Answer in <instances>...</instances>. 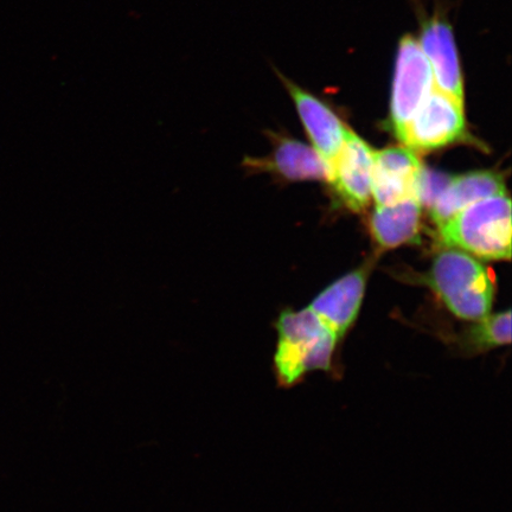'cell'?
Instances as JSON below:
<instances>
[{"mask_svg":"<svg viewBox=\"0 0 512 512\" xmlns=\"http://www.w3.org/2000/svg\"><path fill=\"white\" fill-rule=\"evenodd\" d=\"M447 248L484 260L511 258V201L507 192L484 198L438 226Z\"/></svg>","mask_w":512,"mask_h":512,"instance_id":"obj_2","label":"cell"},{"mask_svg":"<svg viewBox=\"0 0 512 512\" xmlns=\"http://www.w3.org/2000/svg\"><path fill=\"white\" fill-rule=\"evenodd\" d=\"M420 48L430 63L435 88L464 104V82L450 24L432 18L422 25Z\"/></svg>","mask_w":512,"mask_h":512,"instance_id":"obj_10","label":"cell"},{"mask_svg":"<svg viewBox=\"0 0 512 512\" xmlns=\"http://www.w3.org/2000/svg\"><path fill=\"white\" fill-rule=\"evenodd\" d=\"M275 329L278 345L274 373L280 387L296 386L311 371L332 369L338 338L309 307L302 311H284Z\"/></svg>","mask_w":512,"mask_h":512,"instance_id":"obj_1","label":"cell"},{"mask_svg":"<svg viewBox=\"0 0 512 512\" xmlns=\"http://www.w3.org/2000/svg\"><path fill=\"white\" fill-rule=\"evenodd\" d=\"M434 88L433 73L420 44L402 38L396 59L389 127L398 138Z\"/></svg>","mask_w":512,"mask_h":512,"instance_id":"obj_5","label":"cell"},{"mask_svg":"<svg viewBox=\"0 0 512 512\" xmlns=\"http://www.w3.org/2000/svg\"><path fill=\"white\" fill-rule=\"evenodd\" d=\"M374 150L350 128L332 169L329 183L349 209L362 211L371 198Z\"/></svg>","mask_w":512,"mask_h":512,"instance_id":"obj_9","label":"cell"},{"mask_svg":"<svg viewBox=\"0 0 512 512\" xmlns=\"http://www.w3.org/2000/svg\"><path fill=\"white\" fill-rule=\"evenodd\" d=\"M511 342L510 311L478 320L469 334V351L479 352L504 347Z\"/></svg>","mask_w":512,"mask_h":512,"instance_id":"obj_14","label":"cell"},{"mask_svg":"<svg viewBox=\"0 0 512 512\" xmlns=\"http://www.w3.org/2000/svg\"><path fill=\"white\" fill-rule=\"evenodd\" d=\"M466 137L464 104L432 89L398 139L415 152L441 149Z\"/></svg>","mask_w":512,"mask_h":512,"instance_id":"obj_4","label":"cell"},{"mask_svg":"<svg viewBox=\"0 0 512 512\" xmlns=\"http://www.w3.org/2000/svg\"><path fill=\"white\" fill-rule=\"evenodd\" d=\"M427 284L454 316L478 320L490 315L494 283L486 268L472 255L446 248L434 259Z\"/></svg>","mask_w":512,"mask_h":512,"instance_id":"obj_3","label":"cell"},{"mask_svg":"<svg viewBox=\"0 0 512 512\" xmlns=\"http://www.w3.org/2000/svg\"><path fill=\"white\" fill-rule=\"evenodd\" d=\"M504 192H507L504 177L494 171L451 176L430 208L432 220L440 226L471 204Z\"/></svg>","mask_w":512,"mask_h":512,"instance_id":"obj_12","label":"cell"},{"mask_svg":"<svg viewBox=\"0 0 512 512\" xmlns=\"http://www.w3.org/2000/svg\"><path fill=\"white\" fill-rule=\"evenodd\" d=\"M422 209L416 197L393 206L376 207L371 215L370 230L377 245L390 249L414 241L419 234Z\"/></svg>","mask_w":512,"mask_h":512,"instance_id":"obj_13","label":"cell"},{"mask_svg":"<svg viewBox=\"0 0 512 512\" xmlns=\"http://www.w3.org/2000/svg\"><path fill=\"white\" fill-rule=\"evenodd\" d=\"M264 133L273 146L271 155L243 157L241 168L247 176L270 174L285 181L328 182V170L313 147L284 134L270 130Z\"/></svg>","mask_w":512,"mask_h":512,"instance_id":"obj_7","label":"cell"},{"mask_svg":"<svg viewBox=\"0 0 512 512\" xmlns=\"http://www.w3.org/2000/svg\"><path fill=\"white\" fill-rule=\"evenodd\" d=\"M424 169L419 153L405 145L374 151L371 198L375 206H393L408 198H419Z\"/></svg>","mask_w":512,"mask_h":512,"instance_id":"obj_6","label":"cell"},{"mask_svg":"<svg viewBox=\"0 0 512 512\" xmlns=\"http://www.w3.org/2000/svg\"><path fill=\"white\" fill-rule=\"evenodd\" d=\"M367 278V268L351 272L326 288L309 306L338 339L345 335L360 311Z\"/></svg>","mask_w":512,"mask_h":512,"instance_id":"obj_11","label":"cell"},{"mask_svg":"<svg viewBox=\"0 0 512 512\" xmlns=\"http://www.w3.org/2000/svg\"><path fill=\"white\" fill-rule=\"evenodd\" d=\"M275 73L278 74L296 104L299 117L302 119L307 136L311 139L313 149L328 170L329 181L331 171L343 149L349 127L345 126L338 115L322 100L286 79L278 70H275Z\"/></svg>","mask_w":512,"mask_h":512,"instance_id":"obj_8","label":"cell"}]
</instances>
